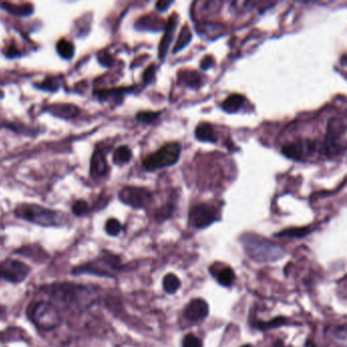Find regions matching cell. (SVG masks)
Segmentation results:
<instances>
[{"label":"cell","mask_w":347,"mask_h":347,"mask_svg":"<svg viewBox=\"0 0 347 347\" xmlns=\"http://www.w3.org/2000/svg\"><path fill=\"white\" fill-rule=\"evenodd\" d=\"M241 243L247 256L259 264L277 262L287 254L281 245L252 232L243 234Z\"/></svg>","instance_id":"cell-1"},{"label":"cell","mask_w":347,"mask_h":347,"mask_svg":"<svg viewBox=\"0 0 347 347\" xmlns=\"http://www.w3.org/2000/svg\"><path fill=\"white\" fill-rule=\"evenodd\" d=\"M45 291L51 299L63 308L84 309L94 301L89 288L72 283H56L49 285Z\"/></svg>","instance_id":"cell-2"},{"label":"cell","mask_w":347,"mask_h":347,"mask_svg":"<svg viewBox=\"0 0 347 347\" xmlns=\"http://www.w3.org/2000/svg\"><path fill=\"white\" fill-rule=\"evenodd\" d=\"M14 215L25 221L42 227H60L67 224L68 215L37 204H20L14 209Z\"/></svg>","instance_id":"cell-3"},{"label":"cell","mask_w":347,"mask_h":347,"mask_svg":"<svg viewBox=\"0 0 347 347\" xmlns=\"http://www.w3.org/2000/svg\"><path fill=\"white\" fill-rule=\"evenodd\" d=\"M122 270L123 265L118 256L109 252H103V255L100 257L74 268L72 272L74 275L88 274L99 277L113 278Z\"/></svg>","instance_id":"cell-4"},{"label":"cell","mask_w":347,"mask_h":347,"mask_svg":"<svg viewBox=\"0 0 347 347\" xmlns=\"http://www.w3.org/2000/svg\"><path fill=\"white\" fill-rule=\"evenodd\" d=\"M28 318L40 330L50 331L60 325L61 317L58 308L46 300L33 302L27 310Z\"/></svg>","instance_id":"cell-5"},{"label":"cell","mask_w":347,"mask_h":347,"mask_svg":"<svg viewBox=\"0 0 347 347\" xmlns=\"http://www.w3.org/2000/svg\"><path fill=\"white\" fill-rule=\"evenodd\" d=\"M345 125L338 117H331L327 124V133L323 144V152L328 158H334L345 150Z\"/></svg>","instance_id":"cell-6"},{"label":"cell","mask_w":347,"mask_h":347,"mask_svg":"<svg viewBox=\"0 0 347 347\" xmlns=\"http://www.w3.org/2000/svg\"><path fill=\"white\" fill-rule=\"evenodd\" d=\"M181 146L179 143H169L163 146L155 153L149 155L143 161V166L148 171H155L157 169L165 168L174 165L180 156Z\"/></svg>","instance_id":"cell-7"},{"label":"cell","mask_w":347,"mask_h":347,"mask_svg":"<svg viewBox=\"0 0 347 347\" xmlns=\"http://www.w3.org/2000/svg\"><path fill=\"white\" fill-rule=\"evenodd\" d=\"M31 273V268L24 262L5 259L0 263V278L7 282L18 284L24 282Z\"/></svg>","instance_id":"cell-8"},{"label":"cell","mask_w":347,"mask_h":347,"mask_svg":"<svg viewBox=\"0 0 347 347\" xmlns=\"http://www.w3.org/2000/svg\"><path fill=\"white\" fill-rule=\"evenodd\" d=\"M152 192L141 186H124L118 192V199L134 209L145 208L152 200Z\"/></svg>","instance_id":"cell-9"},{"label":"cell","mask_w":347,"mask_h":347,"mask_svg":"<svg viewBox=\"0 0 347 347\" xmlns=\"http://www.w3.org/2000/svg\"><path fill=\"white\" fill-rule=\"evenodd\" d=\"M189 223L196 229H204L217 221V210L209 204H198L189 211Z\"/></svg>","instance_id":"cell-10"},{"label":"cell","mask_w":347,"mask_h":347,"mask_svg":"<svg viewBox=\"0 0 347 347\" xmlns=\"http://www.w3.org/2000/svg\"><path fill=\"white\" fill-rule=\"evenodd\" d=\"M318 144L312 140H297L291 143L285 144L281 152L282 154L295 161H302L307 159L308 156L313 155L318 150Z\"/></svg>","instance_id":"cell-11"},{"label":"cell","mask_w":347,"mask_h":347,"mask_svg":"<svg viewBox=\"0 0 347 347\" xmlns=\"http://www.w3.org/2000/svg\"><path fill=\"white\" fill-rule=\"evenodd\" d=\"M184 317L190 322H199L205 320L209 315V306L202 298L192 299L183 312Z\"/></svg>","instance_id":"cell-12"},{"label":"cell","mask_w":347,"mask_h":347,"mask_svg":"<svg viewBox=\"0 0 347 347\" xmlns=\"http://www.w3.org/2000/svg\"><path fill=\"white\" fill-rule=\"evenodd\" d=\"M45 111L50 113L52 116L61 118V119H73L77 117L80 113V108L77 105L69 103H58L52 104L45 108Z\"/></svg>","instance_id":"cell-13"},{"label":"cell","mask_w":347,"mask_h":347,"mask_svg":"<svg viewBox=\"0 0 347 347\" xmlns=\"http://www.w3.org/2000/svg\"><path fill=\"white\" fill-rule=\"evenodd\" d=\"M107 170L108 165L105 154L101 149L96 148L91 158L90 174L93 177H103L107 174Z\"/></svg>","instance_id":"cell-14"},{"label":"cell","mask_w":347,"mask_h":347,"mask_svg":"<svg viewBox=\"0 0 347 347\" xmlns=\"http://www.w3.org/2000/svg\"><path fill=\"white\" fill-rule=\"evenodd\" d=\"M176 27H177V17H175V15H172L167 26L165 27V33L159 44V58L161 59H164L168 52V49L174 40V32Z\"/></svg>","instance_id":"cell-15"},{"label":"cell","mask_w":347,"mask_h":347,"mask_svg":"<svg viewBox=\"0 0 347 347\" xmlns=\"http://www.w3.org/2000/svg\"><path fill=\"white\" fill-rule=\"evenodd\" d=\"M165 27L164 21L162 18L158 17L157 15L150 14L142 16L136 23V29L139 31H152V32H159L163 30Z\"/></svg>","instance_id":"cell-16"},{"label":"cell","mask_w":347,"mask_h":347,"mask_svg":"<svg viewBox=\"0 0 347 347\" xmlns=\"http://www.w3.org/2000/svg\"><path fill=\"white\" fill-rule=\"evenodd\" d=\"M134 88H117V89H108L95 92L98 99L101 101H115V103H120L123 99V96L126 93L133 91Z\"/></svg>","instance_id":"cell-17"},{"label":"cell","mask_w":347,"mask_h":347,"mask_svg":"<svg viewBox=\"0 0 347 347\" xmlns=\"http://www.w3.org/2000/svg\"><path fill=\"white\" fill-rule=\"evenodd\" d=\"M196 138L201 142L215 144L218 140L214 126L209 122H202L196 128Z\"/></svg>","instance_id":"cell-18"},{"label":"cell","mask_w":347,"mask_h":347,"mask_svg":"<svg viewBox=\"0 0 347 347\" xmlns=\"http://www.w3.org/2000/svg\"><path fill=\"white\" fill-rule=\"evenodd\" d=\"M245 102L246 99L243 95L232 94L223 101L221 107L227 113H236L244 107Z\"/></svg>","instance_id":"cell-19"},{"label":"cell","mask_w":347,"mask_h":347,"mask_svg":"<svg viewBox=\"0 0 347 347\" xmlns=\"http://www.w3.org/2000/svg\"><path fill=\"white\" fill-rule=\"evenodd\" d=\"M1 6H2V9L7 11L8 13L12 15H17V16H29L34 11L33 6L30 3L12 4V3L4 2L1 4Z\"/></svg>","instance_id":"cell-20"},{"label":"cell","mask_w":347,"mask_h":347,"mask_svg":"<svg viewBox=\"0 0 347 347\" xmlns=\"http://www.w3.org/2000/svg\"><path fill=\"white\" fill-rule=\"evenodd\" d=\"M178 78L187 87L198 90L202 86V77L194 71H183L178 75Z\"/></svg>","instance_id":"cell-21"},{"label":"cell","mask_w":347,"mask_h":347,"mask_svg":"<svg viewBox=\"0 0 347 347\" xmlns=\"http://www.w3.org/2000/svg\"><path fill=\"white\" fill-rule=\"evenodd\" d=\"M312 232L311 227H293L282 230L275 234L276 237L281 238H302Z\"/></svg>","instance_id":"cell-22"},{"label":"cell","mask_w":347,"mask_h":347,"mask_svg":"<svg viewBox=\"0 0 347 347\" xmlns=\"http://www.w3.org/2000/svg\"><path fill=\"white\" fill-rule=\"evenodd\" d=\"M216 277L217 282L223 287H230L235 279L234 272L230 267H224L218 270L217 273L213 274Z\"/></svg>","instance_id":"cell-23"},{"label":"cell","mask_w":347,"mask_h":347,"mask_svg":"<svg viewBox=\"0 0 347 347\" xmlns=\"http://www.w3.org/2000/svg\"><path fill=\"white\" fill-rule=\"evenodd\" d=\"M132 157H133L132 150L127 146H120L115 150L112 160L114 164L121 166L127 164L132 160Z\"/></svg>","instance_id":"cell-24"},{"label":"cell","mask_w":347,"mask_h":347,"mask_svg":"<svg viewBox=\"0 0 347 347\" xmlns=\"http://www.w3.org/2000/svg\"><path fill=\"white\" fill-rule=\"evenodd\" d=\"M287 324H288V320L285 317H276L267 322L257 321L256 328H258L260 331H266V330H271V329H277V328L286 326Z\"/></svg>","instance_id":"cell-25"},{"label":"cell","mask_w":347,"mask_h":347,"mask_svg":"<svg viewBox=\"0 0 347 347\" xmlns=\"http://www.w3.org/2000/svg\"><path fill=\"white\" fill-rule=\"evenodd\" d=\"M181 286V282L179 278L172 273L165 275L163 278V288L166 293L174 294Z\"/></svg>","instance_id":"cell-26"},{"label":"cell","mask_w":347,"mask_h":347,"mask_svg":"<svg viewBox=\"0 0 347 347\" xmlns=\"http://www.w3.org/2000/svg\"><path fill=\"white\" fill-rule=\"evenodd\" d=\"M191 37H192V34L188 28V26H184L178 36V39H177V42L174 46V53H177L179 52L180 50H182L185 46L188 45V43L190 42L191 40Z\"/></svg>","instance_id":"cell-27"},{"label":"cell","mask_w":347,"mask_h":347,"mask_svg":"<svg viewBox=\"0 0 347 347\" xmlns=\"http://www.w3.org/2000/svg\"><path fill=\"white\" fill-rule=\"evenodd\" d=\"M57 53L63 59H72L75 54L74 44L68 40H60L56 45Z\"/></svg>","instance_id":"cell-28"},{"label":"cell","mask_w":347,"mask_h":347,"mask_svg":"<svg viewBox=\"0 0 347 347\" xmlns=\"http://www.w3.org/2000/svg\"><path fill=\"white\" fill-rule=\"evenodd\" d=\"M60 77H49L46 80H44L40 85H37V88L42 89L44 91H50V92H55L57 91L60 85H61Z\"/></svg>","instance_id":"cell-29"},{"label":"cell","mask_w":347,"mask_h":347,"mask_svg":"<svg viewBox=\"0 0 347 347\" xmlns=\"http://www.w3.org/2000/svg\"><path fill=\"white\" fill-rule=\"evenodd\" d=\"M122 230V225L121 223L115 219V218H110L107 220L105 224V231L108 235L110 236H117Z\"/></svg>","instance_id":"cell-30"},{"label":"cell","mask_w":347,"mask_h":347,"mask_svg":"<svg viewBox=\"0 0 347 347\" xmlns=\"http://www.w3.org/2000/svg\"><path fill=\"white\" fill-rule=\"evenodd\" d=\"M160 116L159 112H152V111H142L139 112L136 116L137 120L143 123H153L154 121H156V119Z\"/></svg>","instance_id":"cell-31"},{"label":"cell","mask_w":347,"mask_h":347,"mask_svg":"<svg viewBox=\"0 0 347 347\" xmlns=\"http://www.w3.org/2000/svg\"><path fill=\"white\" fill-rule=\"evenodd\" d=\"M72 210H73V213L76 216L81 217V216L87 215L88 213L90 212V207H89V204L85 200H78L74 203Z\"/></svg>","instance_id":"cell-32"},{"label":"cell","mask_w":347,"mask_h":347,"mask_svg":"<svg viewBox=\"0 0 347 347\" xmlns=\"http://www.w3.org/2000/svg\"><path fill=\"white\" fill-rule=\"evenodd\" d=\"M174 211V206L170 205V204H167L166 206H164L161 209H159V211L156 214V219L158 221H164V220H166V219L171 217Z\"/></svg>","instance_id":"cell-33"},{"label":"cell","mask_w":347,"mask_h":347,"mask_svg":"<svg viewBox=\"0 0 347 347\" xmlns=\"http://www.w3.org/2000/svg\"><path fill=\"white\" fill-rule=\"evenodd\" d=\"M182 347H203L202 341L193 334H186L182 340Z\"/></svg>","instance_id":"cell-34"},{"label":"cell","mask_w":347,"mask_h":347,"mask_svg":"<svg viewBox=\"0 0 347 347\" xmlns=\"http://www.w3.org/2000/svg\"><path fill=\"white\" fill-rule=\"evenodd\" d=\"M98 61L105 68H110L112 67L113 62H114V58L113 56L106 50L101 51L100 53H98Z\"/></svg>","instance_id":"cell-35"},{"label":"cell","mask_w":347,"mask_h":347,"mask_svg":"<svg viewBox=\"0 0 347 347\" xmlns=\"http://www.w3.org/2000/svg\"><path fill=\"white\" fill-rule=\"evenodd\" d=\"M156 71H157V68L155 64H151L149 68L146 69L145 73H144V82L146 84H150L154 81L155 79V76H156Z\"/></svg>","instance_id":"cell-36"},{"label":"cell","mask_w":347,"mask_h":347,"mask_svg":"<svg viewBox=\"0 0 347 347\" xmlns=\"http://www.w3.org/2000/svg\"><path fill=\"white\" fill-rule=\"evenodd\" d=\"M213 66H214V59L212 56H209V55L205 56L201 62V69L203 71H207L211 69Z\"/></svg>","instance_id":"cell-37"},{"label":"cell","mask_w":347,"mask_h":347,"mask_svg":"<svg viewBox=\"0 0 347 347\" xmlns=\"http://www.w3.org/2000/svg\"><path fill=\"white\" fill-rule=\"evenodd\" d=\"M171 4H174V1H164V0H161V1H158L156 3V8L159 11H165Z\"/></svg>","instance_id":"cell-38"},{"label":"cell","mask_w":347,"mask_h":347,"mask_svg":"<svg viewBox=\"0 0 347 347\" xmlns=\"http://www.w3.org/2000/svg\"><path fill=\"white\" fill-rule=\"evenodd\" d=\"M335 335L337 336V337H339L340 339H345L346 338V327H345V325H343V326H340V327H337L336 329H335Z\"/></svg>","instance_id":"cell-39"},{"label":"cell","mask_w":347,"mask_h":347,"mask_svg":"<svg viewBox=\"0 0 347 347\" xmlns=\"http://www.w3.org/2000/svg\"><path fill=\"white\" fill-rule=\"evenodd\" d=\"M6 55H7L9 58H12V57H14V56H19L20 53L18 52V50H16V48L10 47V48H8V51H7Z\"/></svg>","instance_id":"cell-40"},{"label":"cell","mask_w":347,"mask_h":347,"mask_svg":"<svg viewBox=\"0 0 347 347\" xmlns=\"http://www.w3.org/2000/svg\"><path fill=\"white\" fill-rule=\"evenodd\" d=\"M305 347H317L316 344H314L312 341H307L306 344H305Z\"/></svg>","instance_id":"cell-41"},{"label":"cell","mask_w":347,"mask_h":347,"mask_svg":"<svg viewBox=\"0 0 347 347\" xmlns=\"http://www.w3.org/2000/svg\"><path fill=\"white\" fill-rule=\"evenodd\" d=\"M5 315V309L0 306V319Z\"/></svg>","instance_id":"cell-42"},{"label":"cell","mask_w":347,"mask_h":347,"mask_svg":"<svg viewBox=\"0 0 347 347\" xmlns=\"http://www.w3.org/2000/svg\"><path fill=\"white\" fill-rule=\"evenodd\" d=\"M242 347H253V346H252V345H251V344H246V345H244V346H242Z\"/></svg>","instance_id":"cell-43"}]
</instances>
